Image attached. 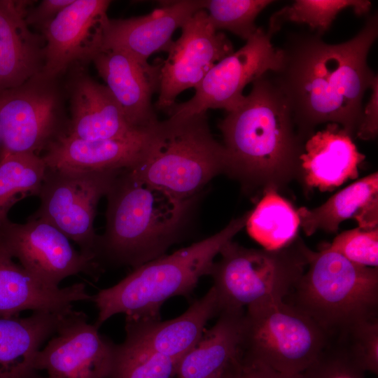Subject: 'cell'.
Returning a JSON list of instances; mask_svg holds the SVG:
<instances>
[{
	"instance_id": "cell-6",
	"label": "cell",
	"mask_w": 378,
	"mask_h": 378,
	"mask_svg": "<svg viewBox=\"0 0 378 378\" xmlns=\"http://www.w3.org/2000/svg\"><path fill=\"white\" fill-rule=\"evenodd\" d=\"M307 270L288 302L335 337L378 318V268L356 264L325 244L309 252Z\"/></svg>"
},
{
	"instance_id": "cell-37",
	"label": "cell",
	"mask_w": 378,
	"mask_h": 378,
	"mask_svg": "<svg viewBox=\"0 0 378 378\" xmlns=\"http://www.w3.org/2000/svg\"><path fill=\"white\" fill-rule=\"evenodd\" d=\"M241 378H300V374L292 375L276 371L271 368L241 356Z\"/></svg>"
},
{
	"instance_id": "cell-9",
	"label": "cell",
	"mask_w": 378,
	"mask_h": 378,
	"mask_svg": "<svg viewBox=\"0 0 378 378\" xmlns=\"http://www.w3.org/2000/svg\"><path fill=\"white\" fill-rule=\"evenodd\" d=\"M121 171L47 168L38 195L40 205L31 216L55 225L79 246L80 252L98 262L99 235L94 227L97 205Z\"/></svg>"
},
{
	"instance_id": "cell-17",
	"label": "cell",
	"mask_w": 378,
	"mask_h": 378,
	"mask_svg": "<svg viewBox=\"0 0 378 378\" xmlns=\"http://www.w3.org/2000/svg\"><path fill=\"white\" fill-rule=\"evenodd\" d=\"M92 61L130 124L139 130L152 128L159 121L151 97L159 88L160 65H144L115 50H100Z\"/></svg>"
},
{
	"instance_id": "cell-25",
	"label": "cell",
	"mask_w": 378,
	"mask_h": 378,
	"mask_svg": "<svg viewBox=\"0 0 378 378\" xmlns=\"http://www.w3.org/2000/svg\"><path fill=\"white\" fill-rule=\"evenodd\" d=\"M244 309H225L178 363L176 378H218L242 355Z\"/></svg>"
},
{
	"instance_id": "cell-11",
	"label": "cell",
	"mask_w": 378,
	"mask_h": 378,
	"mask_svg": "<svg viewBox=\"0 0 378 378\" xmlns=\"http://www.w3.org/2000/svg\"><path fill=\"white\" fill-rule=\"evenodd\" d=\"M272 35L262 28L237 51L217 62L195 88L188 101L174 104L166 111L169 116H189L209 108L235 109L244 99V88L267 72L279 67L281 52L272 43Z\"/></svg>"
},
{
	"instance_id": "cell-29",
	"label": "cell",
	"mask_w": 378,
	"mask_h": 378,
	"mask_svg": "<svg viewBox=\"0 0 378 378\" xmlns=\"http://www.w3.org/2000/svg\"><path fill=\"white\" fill-rule=\"evenodd\" d=\"M371 6L366 0H296L271 16L267 31L273 36L284 23L290 22L307 24L321 36L342 10L351 8L360 16L368 14Z\"/></svg>"
},
{
	"instance_id": "cell-7",
	"label": "cell",
	"mask_w": 378,
	"mask_h": 378,
	"mask_svg": "<svg viewBox=\"0 0 378 378\" xmlns=\"http://www.w3.org/2000/svg\"><path fill=\"white\" fill-rule=\"evenodd\" d=\"M310 251L299 237L276 250L227 242L209 273L221 311L244 309L268 298L285 300L306 270Z\"/></svg>"
},
{
	"instance_id": "cell-24",
	"label": "cell",
	"mask_w": 378,
	"mask_h": 378,
	"mask_svg": "<svg viewBox=\"0 0 378 378\" xmlns=\"http://www.w3.org/2000/svg\"><path fill=\"white\" fill-rule=\"evenodd\" d=\"M71 310L35 311L23 318L0 317V378H38L37 353Z\"/></svg>"
},
{
	"instance_id": "cell-23",
	"label": "cell",
	"mask_w": 378,
	"mask_h": 378,
	"mask_svg": "<svg viewBox=\"0 0 378 378\" xmlns=\"http://www.w3.org/2000/svg\"><path fill=\"white\" fill-rule=\"evenodd\" d=\"M92 300L83 283L64 288L43 284L0 244V317L17 316L25 310L66 311L75 302Z\"/></svg>"
},
{
	"instance_id": "cell-3",
	"label": "cell",
	"mask_w": 378,
	"mask_h": 378,
	"mask_svg": "<svg viewBox=\"0 0 378 378\" xmlns=\"http://www.w3.org/2000/svg\"><path fill=\"white\" fill-rule=\"evenodd\" d=\"M106 227L97 261L133 269L166 254L188 223L195 200L179 199L121 171L106 195Z\"/></svg>"
},
{
	"instance_id": "cell-40",
	"label": "cell",
	"mask_w": 378,
	"mask_h": 378,
	"mask_svg": "<svg viewBox=\"0 0 378 378\" xmlns=\"http://www.w3.org/2000/svg\"><path fill=\"white\" fill-rule=\"evenodd\" d=\"M38 378H48V377H40V376H39Z\"/></svg>"
},
{
	"instance_id": "cell-36",
	"label": "cell",
	"mask_w": 378,
	"mask_h": 378,
	"mask_svg": "<svg viewBox=\"0 0 378 378\" xmlns=\"http://www.w3.org/2000/svg\"><path fill=\"white\" fill-rule=\"evenodd\" d=\"M372 93L363 107V116L356 136L363 140L374 139L378 132V77L371 86Z\"/></svg>"
},
{
	"instance_id": "cell-28",
	"label": "cell",
	"mask_w": 378,
	"mask_h": 378,
	"mask_svg": "<svg viewBox=\"0 0 378 378\" xmlns=\"http://www.w3.org/2000/svg\"><path fill=\"white\" fill-rule=\"evenodd\" d=\"M47 167L41 157L34 153L5 154L0 156V227L18 201L38 196Z\"/></svg>"
},
{
	"instance_id": "cell-10",
	"label": "cell",
	"mask_w": 378,
	"mask_h": 378,
	"mask_svg": "<svg viewBox=\"0 0 378 378\" xmlns=\"http://www.w3.org/2000/svg\"><path fill=\"white\" fill-rule=\"evenodd\" d=\"M54 80L38 74L0 92V156L15 153L40 155L66 134Z\"/></svg>"
},
{
	"instance_id": "cell-21",
	"label": "cell",
	"mask_w": 378,
	"mask_h": 378,
	"mask_svg": "<svg viewBox=\"0 0 378 378\" xmlns=\"http://www.w3.org/2000/svg\"><path fill=\"white\" fill-rule=\"evenodd\" d=\"M153 128L120 139L85 140L64 134L41 157L49 169L83 172L130 169L141 158Z\"/></svg>"
},
{
	"instance_id": "cell-35",
	"label": "cell",
	"mask_w": 378,
	"mask_h": 378,
	"mask_svg": "<svg viewBox=\"0 0 378 378\" xmlns=\"http://www.w3.org/2000/svg\"><path fill=\"white\" fill-rule=\"evenodd\" d=\"M74 0H43L36 7L29 8L26 21L29 27L40 30L52 20Z\"/></svg>"
},
{
	"instance_id": "cell-31",
	"label": "cell",
	"mask_w": 378,
	"mask_h": 378,
	"mask_svg": "<svg viewBox=\"0 0 378 378\" xmlns=\"http://www.w3.org/2000/svg\"><path fill=\"white\" fill-rule=\"evenodd\" d=\"M271 0H206L209 21L214 28L227 30L247 41L257 31L255 20Z\"/></svg>"
},
{
	"instance_id": "cell-16",
	"label": "cell",
	"mask_w": 378,
	"mask_h": 378,
	"mask_svg": "<svg viewBox=\"0 0 378 378\" xmlns=\"http://www.w3.org/2000/svg\"><path fill=\"white\" fill-rule=\"evenodd\" d=\"M205 1H166L151 13L127 19H108L102 34V50L124 52L144 65L159 51H168L175 30L196 12L204 9ZM99 50V51H100Z\"/></svg>"
},
{
	"instance_id": "cell-20",
	"label": "cell",
	"mask_w": 378,
	"mask_h": 378,
	"mask_svg": "<svg viewBox=\"0 0 378 378\" xmlns=\"http://www.w3.org/2000/svg\"><path fill=\"white\" fill-rule=\"evenodd\" d=\"M306 140L300 158L299 175L307 187L330 191L358 176V166L365 155L340 125L328 123Z\"/></svg>"
},
{
	"instance_id": "cell-22",
	"label": "cell",
	"mask_w": 378,
	"mask_h": 378,
	"mask_svg": "<svg viewBox=\"0 0 378 378\" xmlns=\"http://www.w3.org/2000/svg\"><path fill=\"white\" fill-rule=\"evenodd\" d=\"M70 104L71 116L66 134L71 137L120 139L151 129L139 130L131 125L108 88L88 75L80 74L74 81Z\"/></svg>"
},
{
	"instance_id": "cell-27",
	"label": "cell",
	"mask_w": 378,
	"mask_h": 378,
	"mask_svg": "<svg viewBox=\"0 0 378 378\" xmlns=\"http://www.w3.org/2000/svg\"><path fill=\"white\" fill-rule=\"evenodd\" d=\"M299 226L297 211L273 189L263 193L245 225L250 237L267 250L290 244L298 237Z\"/></svg>"
},
{
	"instance_id": "cell-34",
	"label": "cell",
	"mask_w": 378,
	"mask_h": 378,
	"mask_svg": "<svg viewBox=\"0 0 378 378\" xmlns=\"http://www.w3.org/2000/svg\"><path fill=\"white\" fill-rule=\"evenodd\" d=\"M337 337L367 372L378 374V318L362 321Z\"/></svg>"
},
{
	"instance_id": "cell-5",
	"label": "cell",
	"mask_w": 378,
	"mask_h": 378,
	"mask_svg": "<svg viewBox=\"0 0 378 378\" xmlns=\"http://www.w3.org/2000/svg\"><path fill=\"white\" fill-rule=\"evenodd\" d=\"M129 170L179 199L195 200L225 173V153L211 134L206 113L169 116L153 127L141 158Z\"/></svg>"
},
{
	"instance_id": "cell-18",
	"label": "cell",
	"mask_w": 378,
	"mask_h": 378,
	"mask_svg": "<svg viewBox=\"0 0 378 378\" xmlns=\"http://www.w3.org/2000/svg\"><path fill=\"white\" fill-rule=\"evenodd\" d=\"M221 312L213 288L179 316L167 320L125 318V341L178 361L201 338L209 320Z\"/></svg>"
},
{
	"instance_id": "cell-14",
	"label": "cell",
	"mask_w": 378,
	"mask_h": 378,
	"mask_svg": "<svg viewBox=\"0 0 378 378\" xmlns=\"http://www.w3.org/2000/svg\"><path fill=\"white\" fill-rule=\"evenodd\" d=\"M115 344L85 313L72 309L37 353L35 368L48 378H110Z\"/></svg>"
},
{
	"instance_id": "cell-4",
	"label": "cell",
	"mask_w": 378,
	"mask_h": 378,
	"mask_svg": "<svg viewBox=\"0 0 378 378\" xmlns=\"http://www.w3.org/2000/svg\"><path fill=\"white\" fill-rule=\"evenodd\" d=\"M249 213L209 237L133 269L115 285L100 290L92 300L98 309L94 324L100 327L118 314L134 319H160L164 302L190 296L200 279L209 275L216 256L245 227Z\"/></svg>"
},
{
	"instance_id": "cell-19",
	"label": "cell",
	"mask_w": 378,
	"mask_h": 378,
	"mask_svg": "<svg viewBox=\"0 0 378 378\" xmlns=\"http://www.w3.org/2000/svg\"><path fill=\"white\" fill-rule=\"evenodd\" d=\"M31 1L0 0V92L40 74L45 41L31 31L26 16Z\"/></svg>"
},
{
	"instance_id": "cell-15",
	"label": "cell",
	"mask_w": 378,
	"mask_h": 378,
	"mask_svg": "<svg viewBox=\"0 0 378 378\" xmlns=\"http://www.w3.org/2000/svg\"><path fill=\"white\" fill-rule=\"evenodd\" d=\"M108 0H74L41 31L45 41L43 77L55 80L71 64L100 50Z\"/></svg>"
},
{
	"instance_id": "cell-26",
	"label": "cell",
	"mask_w": 378,
	"mask_h": 378,
	"mask_svg": "<svg viewBox=\"0 0 378 378\" xmlns=\"http://www.w3.org/2000/svg\"><path fill=\"white\" fill-rule=\"evenodd\" d=\"M297 211L300 226L307 236L317 230L337 232L340 224L354 218L358 227H378V173L374 172L340 190L314 209L302 206Z\"/></svg>"
},
{
	"instance_id": "cell-8",
	"label": "cell",
	"mask_w": 378,
	"mask_h": 378,
	"mask_svg": "<svg viewBox=\"0 0 378 378\" xmlns=\"http://www.w3.org/2000/svg\"><path fill=\"white\" fill-rule=\"evenodd\" d=\"M328 339L312 318L284 299L265 298L244 312L242 357L281 373H302Z\"/></svg>"
},
{
	"instance_id": "cell-32",
	"label": "cell",
	"mask_w": 378,
	"mask_h": 378,
	"mask_svg": "<svg viewBox=\"0 0 378 378\" xmlns=\"http://www.w3.org/2000/svg\"><path fill=\"white\" fill-rule=\"evenodd\" d=\"M368 372L340 337L329 338L300 378H368Z\"/></svg>"
},
{
	"instance_id": "cell-30",
	"label": "cell",
	"mask_w": 378,
	"mask_h": 378,
	"mask_svg": "<svg viewBox=\"0 0 378 378\" xmlns=\"http://www.w3.org/2000/svg\"><path fill=\"white\" fill-rule=\"evenodd\" d=\"M178 361L124 341L116 344L110 378H174Z\"/></svg>"
},
{
	"instance_id": "cell-33",
	"label": "cell",
	"mask_w": 378,
	"mask_h": 378,
	"mask_svg": "<svg viewBox=\"0 0 378 378\" xmlns=\"http://www.w3.org/2000/svg\"><path fill=\"white\" fill-rule=\"evenodd\" d=\"M328 246L356 264L369 267L378 266V227H358L344 231Z\"/></svg>"
},
{
	"instance_id": "cell-2",
	"label": "cell",
	"mask_w": 378,
	"mask_h": 378,
	"mask_svg": "<svg viewBox=\"0 0 378 378\" xmlns=\"http://www.w3.org/2000/svg\"><path fill=\"white\" fill-rule=\"evenodd\" d=\"M228 112L218 127L223 137L225 173L246 190H277L299 176L304 141L288 101L267 72Z\"/></svg>"
},
{
	"instance_id": "cell-38",
	"label": "cell",
	"mask_w": 378,
	"mask_h": 378,
	"mask_svg": "<svg viewBox=\"0 0 378 378\" xmlns=\"http://www.w3.org/2000/svg\"><path fill=\"white\" fill-rule=\"evenodd\" d=\"M241 357L232 363L218 378H241Z\"/></svg>"
},
{
	"instance_id": "cell-39",
	"label": "cell",
	"mask_w": 378,
	"mask_h": 378,
	"mask_svg": "<svg viewBox=\"0 0 378 378\" xmlns=\"http://www.w3.org/2000/svg\"><path fill=\"white\" fill-rule=\"evenodd\" d=\"M1 150V131H0V153Z\"/></svg>"
},
{
	"instance_id": "cell-13",
	"label": "cell",
	"mask_w": 378,
	"mask_h": 378,
	"mask_svg": "<svg viewBox=\"0 0 378 378\" xmlns=\"http://www.w3.org/2000/svg\"><path fill=\"white\" fill-rule=\"evenodd\" d=\"M167 59L160 64L159 95L155 107L167 111L183 91L195 88L219 61L234 52L230 41L211 24L204 9L196 12L181 27Z\"/></svg>"
},
{
	"instance_id": "cell-1",
	"label": "cell",
	"mask_w": 378,
	"mask_h": 378,
	"mask_svg": "<svg viewBox=\"0 0 378 378\" xmlns=\"http://www.w3.org/2000/svg\"><path fill=\"white\" fill-rule=\"evenodd\" d=\"M377 36V13L343 43H327L315 32L287 36L279 48V67L271 73L288 101L303 141L325 122L337 123L356 136L363 116V98L377 77L368 63Z\"/></svg>"
},
{
	"instance_id": "cell-12",
	"label": "cell",
	"mask_w": 378,
	"mask_h": 378,
	"mask_svg": "<svg viewBox=\"0 0 378 378\" xmlns=\"http://www.w3.org/2000/svg\"><path fill=\"white\" fill-rule=\"evenodd\" d=\"M49 222L30 216L24 223L8 220L0 227V244L43 284L59 288L66 277L83 273L97 279L102 266L76 250Z\"/></svg>"
}]
</instances>
